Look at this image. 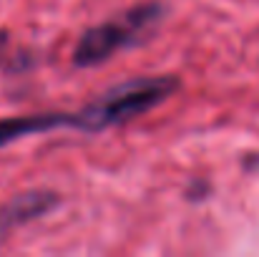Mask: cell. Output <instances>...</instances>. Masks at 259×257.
<instances>
[{
    "label": "cell",
    "mask_w": 259,
    "mask_h": 257,
    "mask_svg": "<svg viewBox=\"0 0 259 257\" xmlns=\"http://www.w3.org/2000/svg\"><path fill=\"white\" fill-rule=\"evenodd\" d=\"M56 129H76V111H46V114L0 119V149L18 139L33 134H48Z\"/></svg>",
    "instance_id": "cell-3"
},
{
    "label": "cell",
    "mask_w": 259,
    "mask_h": 257,
    "mask_svg": "<svg viewBox=\"0 0 259 257\" xmlns=\"http://www.w3.org/2000/svg\"><path fill=\"white\" fill-rule=\"evenodd\" d=\"M164 13L166 8L151 0V3H139L111 20L86 28L73 48V63L78 68H93L111 61L116 53L144 43L156 33L159 23L164 20Z\"/></svg>",
    "instance_id": "cell-2"
},
{
    "label": "cell",
    "mask_w": 259,
    "mask_h": 257,
    "mask_svg": "<svg viewBox=\"0 0 259 257\" xmlns=\"http://www.w3.org/2000/svg\"><path fill=\"white\" fill-rule=\"evenodd\" d=\"M58 194L51 189H30L8 199L5 204H0V235L48 214L53 207H58Z\"/></svg>",
    "instance_id": "cell-4"
},
{
    "label": "cell",
    "mask_w": 259,
    "mask_h": 257,
    "mask_svg": "<svg viewBox=\"0 0 259 257\" xmlns=\"http://www.w3.org/2000/svg\"><path fill=\"white\" fill-rule=\"evenodd\" d=\"M181 88L179 76H141L111 86L83 108L76 111V129L86 134H101L106 129H118L146 111L161 106Z\"/></svg>",
    "instance_id": "cell-1"
},
{
    "label": "cell",
    "mask_w": 259,
    "mask_h": 257,
    "mask_svg": "<svg viewBox=\"0 0 259 257\" xmlns=\"http://www.w3.org/2000/svg\"><path fill=\"white\" fill-rule=\"evenodd\" d=\"M8 48H10V35L8 30H0V63L8 58Z\"/></svg>",
    "instance_id": "cell-5"
}]
</instances>
